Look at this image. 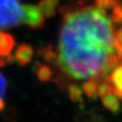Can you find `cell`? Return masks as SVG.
Listing matches in <instances>:
<instances>
[{
    "label": "cell",
    "instance_id": "277c9868",
    "mask_svg": "<svg viewBox=\"0 0 122 122\" xmlns=\"http://www.w3.org/2000/svg\"><path fill=\"white\" fill-rule=\"evenodd\" d=\"M101 101H102V104L104 105V107L106 109H108L109 111H111L112 112L116 113L119 112L120 102H119V98L115 94L110 92V93L102 96Z\"/></svg>",
    "mask_w": 122,
    "mask_h": 122
},
{
    "label": "cell",
    "instance_id": "6da1fadb",
    "mask_svg": "<svg viewBox=\"0 0 122 122\" xmlns=\"http://www.w3.org/2000/svg\"><path fill=\"white\" fill-rule=\"evenodd\" d=\"M55 52H48L59 71L72 81L105 79L121 62L114 48V23L107 10L78 4L62 10Z\"/></svg>",
    "mask_w": 122,
    "mask_h": 122
},
{
    "label": "cell",
    "instance_id": "ba28073f",
    "mask_svg": "<svg viewBox=\"0 0 122 122\" xmlns=\"http://www.w3.org/2000/svg\"><path fill=\"white\" fill-rule=\"evenodd\" d=\"M57 3H58V0H42L39 4V7L44 15L50 16L51 15L54 14Z\"/></svg>",
    "mask_w": 122,
    "mask_h": 122
},
{
    "label": "cell",
    "instance_id": "7a4b0ae2",
    "mask_svg": "<svg viewBox=\"0 0 122 122\" xmlns=\"http://www.w3.org/2000/svg\"><path fill=\"white\" fill-rule=\"evenodd\" d=\"M44 22V15L39 5H22L20 0H0V30L26 24L40 28Z\"/></svg>",
    "mask_w": 122,
    "mask_h": 122
},
{
    "label": "cell",
    "instance_id": "30bf717a",
    "mask_svg": "<svg viewBox=\"0 0 122 122\" xmlns=\"http://www.w3.org/2000/svg\"><path fill=\"white\" fill-rule=\"evenodd\" d=\"M93 3L105 10H112L115 5L120 3V0H94Z\"/></svg>",
    "mask_w": 122,
    "mask_h": 122
},
{
    "label": "cell",
    "instance_id": "3957f363",
    "mask_svg": "<svg viewBox=\"0 0 122 122\" xmlns=\"http://www.w3.org/2000/svg\"><path fill=\"white\" fill-rule=\"evenodd\" d=\"M105 79L112 86V92L119 99H122V65L119 64L115 66Z\"/></svg>",
    "mask_w": 122,
    "mask_h": 122
},
{
    "label": "cell",
    "instance_id": "8992f818",
    "mask_svg": "<svg viewBox=\"0 0 122 122\" xmlns=\"http://www.w3.org/2000/svg\"><path fill=\"white\" fill-rule=\"evenodd\" d=\"M100 81L98 80H88L84 82L82 86V90L89 98H95L97 95V87Z\"/></svg>",
    "mask_w": 122,
    "mask_h": 122
},
{
    "label": "cell",
    "instance_id": "8fae6325",
    "mask_svg": "<svg viewBox=\"0 0 122 122\" xmlns=\"http://www.w3.org/2000/svg\"><path fill=\"white\" fill-rule=\"evenodd\" d=\"M7 87H8V84H7V80L4 77V75L0 72V99H3L6 91H7Z\"/></svg>",
    "mask_w": 122,
    "mask_h": 122
},
{
    "label": "cell",
    "instance_id": "5b68a950",
    "mask_svg": "<svg viewBox=\"0 0 122 122\" xmlns=\"http://www.w3.org/2000/svg\"><path fill=\"white\" fill-rule=\"evenodd\" d=\"M15 41L13 38L3 32H0V56H7L14 47Z\"/></svg>",
    "mask_w": 122,
    "mask_h": 122
},
{
    "label": "cell",
    "instance_id": "9c48e42d",
    "mask_svg": "<svg viewBox=\"0 0 122 122\" xmlns=\"http://www.w3.org/2000/svg\"><path fill=\"white\" fill-rule=\"evenodd\" d=\"M114 25H122V3H118L112 9V13L110 15Z\"/></svg>",
    "mask_w": 122,
    "mask_h": 122
},
{
    "label": "cell",
    "instance_id": "52a82bcc",
    "mask_svg": "<svg viewBox=\"0 0 122 122\" xmlns=\"http://www.w3.org/2000/svg\"><path fill=\"white\" fill-rule=\"evenodd\" d=\"M15 57H16V60L21 65L27 64L32 58V49H31V47H29L27 45L19 46L17 51H16Z\"/></svg>",
    "mask_w": 122,
    "mask_h": 122
},
{
    "label": "cell",
    "instance_id": "7c38bea8",
    "mask_svg": "<svg viewBox=\"0 0 122 122\" xmlns=\"http://www.w3.org/2000/svg\"><path fill=\"white\" fill-rule=\"evenodd\" d=\"M121 2H122V0H121Z\"/></svg>",
    "mask_w": 122,
    "mask_h": 122
}]
</instances>
